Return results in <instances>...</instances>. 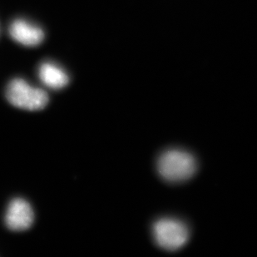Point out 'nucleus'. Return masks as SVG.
Masks as SVG:
<instances>
[{
  "label": "nucleus",
  "instance_id": "nucleus-1",
  "mask_svg": "<svg viewBox=\"0 0 257 257\" xmlns=\"http://www.w3.org/2000/svg\"><path fill=\"white\" fill-rule=\"evenodd\" d=\"M197 161L187 151L169 149L161 153L157 161V171L161 178L172 184L191 179L197 172Z\"/></svg>",
  "mask_w": 257,
  "mask_h": 257
},
{
  "label": "nucleus",
  "instance_id": "nucleus-2",
  "mask_svg": "<svg viewBox=\"0 0 257 257\" xmlns=\"http://www.w3.org/2000/svg\"><path fill=\"white\" fill-rule=\"evenodd\" d=\"M5 97L10 104L28 111L44 109L49 102V95L44 90L32 87L22 78L10 81L5 90Z\"/></svg>",
  "mask_w": 257,
  "mask_h": 257
},
{
  "label": "nucleus",
  "instance_id": "nucleus-3",
  "mask_svg": "<svg viewBox=\"0 0 257 257\" xmlns=\"http://www.w3.org/2000/svg\"><path fill=\"white\" fill-rule=\"evenodd\" d=\"M153 240L163 250L176 251L183 247L189 239L187 225L176 218H161L153 225Z\"/></svg>",
  "mask_w": 257,
  "mask_h": 257
},
{
  "label": "nucleus",
  "instance_id": "nucleus-4",
  "mask_svg": "<svg viewBox=\"0 0 257 257\" xmlns=\"http://www.w3.org/2000/svg\"><path fill=\"white\" fill-rule=\"evenodd\" d=\"M34 212L31 205L22 198H15L8 206L5 225L13 231H24L34 223Z\"/></svg>",
  "mask_w": 257,
  "mask_h": 257
},
{
  "label": "nucleus",
  "instance_id": "nucleus-5",
  "mask_svg": "<svg viewBox=\"0 0 257 257\" xmlns=\"http://www.w3.org/2000/svg\"><path fill=\"white\" fill-rule=\"evenodd\" d=\"M10 34L14 40L25 46L34 47L44 39L43 30L23 20H16L10 25Z\"/></svg>",
  "mask_w": 257,
  "mask_h": 257
},
{
  "label": "nucleus",
  "instance_id": "nucleus-6",
  "mask_svg": "<svg viewBox=\"0 0 257 257\" xmlns=\"http://www.w3.org/2000/svg\"><path fill=\"white\" fill-rule=\"evenodd\" d=\"M39 77L44 85L53 89H61L68 85L69 82L65 71L50 62L42 63L39 67Z\"/></svg>",
  "mask_w": 257,
  "mask_h": 257
}]
</instances>
